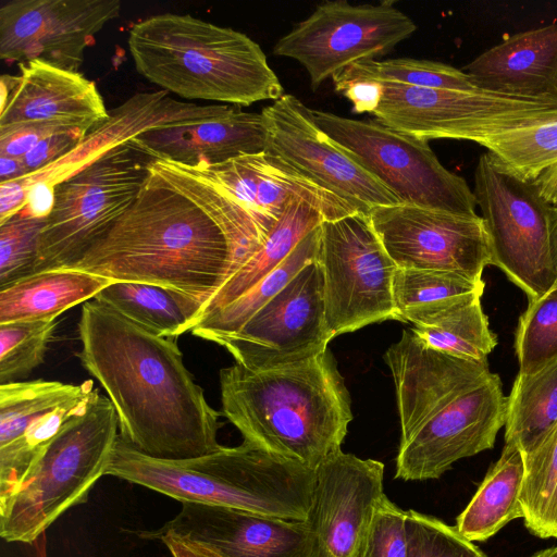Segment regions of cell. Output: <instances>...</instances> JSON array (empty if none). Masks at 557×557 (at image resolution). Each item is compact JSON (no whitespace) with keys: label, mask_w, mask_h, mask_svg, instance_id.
I'll return each mask as SVG.
<instances>
[{"label":"cell","mask_w":557,"mask_h":557,"mask_svg":"<svg viewBox=\"0 0 557 557\" xmlns=\"http://www.w3.org/2000/svg\"><path fill=\"white\" fill-rule=\"evenodd\" d=\"M313 115L321 129L400 203L476 215L473 190L462 176L440 162L428 139L377 121L352 120L320 110H313Z\"/></svg>","instance_id":"obj_8"},{"label":"cell","mask_w":557,"mask_h":557,"mask_svg":"<svg viewBox=\"0 0 557 557\" xmlns=\"http://www.w3.org/2000/svg\"><path fill=\"white\" fill-rule=\"evenodd\" d=\"M322 221V213L311 203L299 198L293 199L257 252L205 305L201 319L235 301L272 273Z\"/></svg>","instance_id":"obj_30"},{"label":"cell","mask_w":557,"mask_h":557,"mask_svg":"<svg viewBox=\"0 0 557 557\" xmlns=\"http://www.w3.org/2000/svg\"><path fill=\"white\" fill-rule=\"evenodd\" d=\"M28 171L23 159L8 156H0V184L24 178Z\"/></svg>","instance_id":"obj_48"},{"label":"cell","mask_w":557,"mask_h":557,"mask_svg":"<svg viewBox=\"0 0 557 557\" xmlns=\"http://www.w3.org/2000/svg\"><path fill=\"white\" fill-rule=\"evenodd\" d=\"M384 465L338 449L315 469L309 557H360L384 497Z\"/></svg>","instance_id":"obj_18"},{"label":"cell","mask_w":557,"mask_h":557,"mask_svg":"<svg viewBox=\"0 0 557 557\" xmlns=\"http://www.w3.org/2000/svg\"><path fill=\"white\" fill-rule=\"evenodd\" d=\"M196 166L251 209L273 220H277L296 198L311 203L326 221L362 212L265 151Z\"/></svg>","instance_id":"obj_23"},{"label":"cell","mask_w":557,"mask_h":557,"mask_svg":"<svg viewBox=\"0 0 557 557\" xmlns=\"http://www.w3.org/2000/svg\"><path fill=\"white\" fill-rule=\"evenodd\" d=\"M485 284L459 274L432 270L397 268L393 277V300L399 321L410 322L416 315L456 299L483 295Z\"/></svg>","instance_id":"obj_34"},{"label":"cell","mask_w":557,"mask_h":557,"mask_svg":"<svg viewBox=\"0 0 557 557\" xmlns=\"http://www.w3.org/2000/svg\"><path fill=\"white\" fill-rule=\"evenodd\" d=\"M265 128L261 112H246L233 106L224 115L202 122L152 128L131 143L152 159L196 166L214 165L265 151Z\"/></svg>","instance_id":"obj_24"},{"label":"cell","mask_w":557,"mask_h":557,"mask_svg":"<svg viewBox=\"0 0 557 557\" xmlns=\"http://www.w3.org/2000/svg\"><path fill=\"white\" fill-rule=\"evenodd\" d=\"M233 106L183 102L165 90L137 94L109 111V119L91 129L81 144L53 164L21 178L29 187L42 182L54 188L108 150L152 129L202 122L226 114Z\"/></svg>","instance_id":"obj_22"},{"label":"cell","mask_w":557,"mask_h":557,"mask_svg":"<svg viewBox=\"0 0 557 557\" xmlns=\"http://www.w3.org/2000/svg\"><path fill=\"white\" fill-rule=\"evenodd\" d=\"M127 45L141 76L185 99L249 106L284 95L256 41L189 14L149 16L133 25Z\"/></svg>","instance_id":"obj_5"},{"label":"cell","mask_w":557,"mask_h":557,"mask_svg":"<svg viewBox=\"0 0 557 557\" xmlns=\"http://www.w3.org/2000/svg\"><path fill=\"white\" fill-rule=\"evenodd\" d=\"M77 357L107 393L120 437L139 453L182 460L218 450L222 424L186 368L174 338L162 337L91 299L78 321Z\"/></svg>","instance_id":"obj_2"},{"label":"cell","mask_w":557,"mask_h":557,"mask_svg":"<svg viewBox=\"0 0 557 557\" xmlns=\"http://www.w3.org/2000/svg\"><path fill=\"white\" fill-rule=\"evenodd\" d=\"M65 129L75 128L36 123L0 127V156L22 159L41 139Z\"/></svg>","instance_id":"obj_43"},{"label":"cell","mask_w":557,"mask_h":557,"mask_svg":"<svg viewBox=\"0 0 557 557\" xmlns=\"http://www.w3.org/2000/svg\"><path fill=\"white\" fill-rule=\"evenodd\" d=\"M314 260L322 271L325 319L333 337L375 322L399 321L393 300L397 267L368 214L322 221Z\"/></svg>","instance_id":"obj_11"},{"label":"cell","mask_w":557,"mask_h":557,"mask_svg":"<svg viewBox=\"0 0 557 557\" xmlns=\"http://www.w3.org/2000/svg\"><path fill=\"white\" fill-rule=\"evenodd\" d=\"M481 146L508 171L533 181L557 162V119L493 135Z\"/></svg>","instance_id":"obj_36"},{"label":"cell","mask_w":557,"mask_h":557,"mask_svg":"<svg viewBox=\"0 0 557 557\" xmlns=\"http://www.w3.org/2000/svg\"><path fill=\"white\" fill-rule=\"evenodd\" d=\"M28 194L29 189L21 180L0 184V223L26 208Z\"/></svg>","instance_id":"obj_45"},{"label":"cell","mask_w":557,"mask_h":557,"mask_svg":"<svg viewBox=\"0 0 557 557\" xmlns=\"http://www.w3.org/2000/svg\"><path fill=\"white\" fill-rule=\"evenodd\" d=\"M408 557H487L455 527L442 520L407 510Z\"/></svg>","instance_id":"obj_40"},{"label":"cell","mask_w":557,"mask_h":557,"mask_svg":"<svg viewBox=\"0 0 557 557\" xmlns=\"http://www.w3.org/2000/svg\"><path fill=\"white\" fill-rule=\"evenodd\" d=\"M370 223L397 268L432 270L482 281L492 263L482 216L410 205L374 206Z\"/></svg>","instance_id":"obj_14"},{"label":"cell","mask_w":557,"mask_h":557,"mask_svg":"<svg viewBox=\"0 0 557 557\" xmlns=\"http://www.w3.org/2000/svg\"><path fill=\"white\" fill-rule=\"evenodd\" d=\"M222 414L244 442L313 470L341 449L351 400L330 349L292 364L252 371L242 364L219 373Z\"/></svg>","instance_id":"obj_3"},{"label":"cell","mask_w":557,"mask_h":557,"mask_svg":"<svg viewBox=\"0 0 557 557\" xmlns=\"http://www.w3.org/2000/svg\"><path fill=\"white\" fill-rule=\"evenodd\" d=\"M46 219L32 215L25 208L0 223V288L34 274Z\"/></svg>","instance_id":"obj_39"},{"label":"cell","mask_w":557,"mask_h":557,"mask_svg":"<svg viewBox=\"0 0 557 557\" xmlns=\"http://www.w3.org/2000/svg\"><path fill=\"white\" fill-rule=\"evenodd\" d=\"M372 113L381 124L424 139L482 140L557 119V100L523 99L482 89L460 91L380 82Z\"/></svg>","instance_id":"obj_10"},{"label":"cell","mask_w":557,"mask_h":557,"mask_svg":"<svg viewBox=\"0 0 557 557\" xmlns=\"http://www.w3.org/2000/svg\"><path fill=\"white\" fill-rule=\"evenodd\" d=\"M265 152L368 214L374 206L399 200L361 168L317 124L313 110L284 94L261 111Z\"/></svg>","instance_id":"obj_15"},{"label":"cell","mask_w":557,"mask_h":557,"mask_svg":"<svg viewBox=\"0 0 557 557\" xmlns=\"http://www.w3.org/2000/svg\"><path fill=\"white\" fill-rule=\"evenodd\" d=\"M116 411L94 389L87 405L71 417L34 462L15 493L0 504V535L33 543L61 515L85 503L106 475L119 438Z\"/></svg>","instance_id":"obj_6"},{"label":"cell","mask_w":557,"mask_h":557,"mask_svg":"<svg viewBox=\"0 0 557 557\" xmlns=\"http://www.w3.org/2000/svg\"><path fill=\"white\" fill-rule=\"evenodd\" d=\"M111 283L109 278L70 269L24 276L0 288V324L57 320L64 311L94 299Z\"/></svg>","instance_id":"obj_26"},{"label":"cell","mask_w":557,"mask_h":557,"mask_svg":"<svg viewBox=\"0 0 557 557\" xmlns=\"http://www.w3.org/2000/svg\"><path fill=\"white\" fill-rule=\"evenodd\" d=\"M156 335L174 338L200 321L203 302L169 287L114 281L95 298Z\"/></svg>","instance_id":"obj_27"},{"label":"cell","mask_w":557,"mask_h":557,"mask_svg":"<svg viewBox=\"0 0 557 557\" xmlns=\"http://www.w3.org/2000/svg\"><path fill=\"white\" fill-rule=\"evenodd\" d=\"M153 160L124 143L57 184L34 274L78 260L134 203Z\"/></svg>","instance_id":"obj_7"},{"label":"cell","mask_w":557,"mask_h":557,"mask_svg":"<svg viewBox=\"0 0 557 557\" xmlns=\"http://www.w3.org/2000/svg\"><path fill=\"white\" fill-rule=\"evenodd\" d=\"M332 79L334 84L355 79H370L422 88L460 91L480 89L462 70L442 62L411 58L357 62L345 67Z\"/></svg>","instance_id":"obj_35"},{"label":"cell","mask_w":557,"mask_h":557,"mask_svg":"<svg viewBox=\"0 0 557 557\" xmlns=\"http://www.w3.org/2000/svg\"><path fill=\"white\" fill-rule=\"evenodd\" d=\"M507 396L496 373L470 388L399 445L395 478L438 479L454 462L494 446L505 426Z\"/></svg>","instance_id":"obj_17"},{"label":"cell","mask_w":557,"mask_h":557,"mask_svg":"<svg viewBox=\"0 0 557 557\" xmlns=\"http://www.w3.org/2000/svg\"><path fill=\"white\" fill-rule=\"evenodd\" d=\"M529 557H557V546L545 548Z\"/></svg>","instance_id":"obj_50"},{"label":"cell","mask_w":557,"mask_h":557,"mask_svg":"<svg viewBox=\"0 0 557 557\" xmlns=\"http://www.w3.org/2000/svg\"><path fill=\"white\" fill-rule=\"evenodd\" d=\"M57 325V320L0 324V385L17 381L44 362Z\"/></svg>","instance_id":"obj_38"},{"label":"cell","mask_w":557,"mask_h":557,"mask_svg":"<svg viewBox=\"0 0 557 557\" xmlns=\"http://www.w3.org/2000/svg\"><path fill=\"white\" fill-rule=\"evenodd\" d=\"M86 135L79 129H65L41 139L22 158L28 171L27 176L53 164L70 153Z\"/></svg>","instance_id":"obj_42"},{"label":"cell","mask_w":557,"mask_h":557,"mask_svg":"<svg viewBox=\"0 0 557 557\" xmlns=\"http://www.w3.org/2000/svg\"><path fill=\"white\" fill-rule=\"evenodd\" d=\"M384 359L396 391L400 444L460 395L491 375L487 361L461 359L428 346L412 330H404Z\"/></svg>","instance_id":"obj_19"},{"label":"cell","mask_w":557,"mask_h":557,"mask_svg":"<svg viewBox=\"0 0 557 557\" xmlns=\"http://www.w3.org/2000/svg\"><path fill=\"white\" fill-rule=\"evenodd\" d=\"M416 29L391 0L358 5L326 0L280 38L273 53L298 61L315 89L350 64L387 54Z\"/></svg>","instance_id":"obj_12"},{"label":"cell","mask_w":557,"mask_h":557,"mask_svg":"<svg viewBox=\"0 0 557 557\" xmlns=\"http://www.w3.org/2000/svg\"><path fill=\"white\" fill-rule=\"evenodd\" d=\"M320 226V225H319ZM319 226L268 276L230 305L205 315L191 333L206 341L237 332L317 255Z\"/></svg>","instance_id":"obj_32"},{"label":"cell","mask_w":557,"mask_h":557,"mask_svg":"<svg viewBox=\"0 0 557 557\" xmlns=\"http://www.w3.org/2000/svg\"><path fill=\"white\" fill-rule=\"evenodd\" d=\"M556 426L557 359L533 373L517 374L507 396L505 444L528 454Z\"/></svg>","instance_id":"obj_31"},{"label":"cell","mask_w":557,"mask_h":557,"mask_svg":"<svg viewBox=\"0 0 557 557\" xmlns=\"http://www.w3.org/2000/svg\"><path fill=\"white\" fill-rule=\"evenodd\" d=\"M515 351L521 374L533 373L557 359V284L529 301L518 321Z\"/></svg>","instance_id":"obj_37"},{"label":"cell","mask_w":557,"mask_h":557,"mask_svg":"<svg viewBox=\"0 0 557 557\" xmlns=\"http://www.w3.org/2000/svg\"><path fill=\"white\" fill-rule=\"evenodd\" d=\"M121 7L119 0L8 1L0 8V59L78 71L85 50Z\"/></svg>","instance_id":"obj_16"},{"label":"cell","mask_w":557,"mask_h":557,"mask_svg":"<svg viewBox=\"0 0 557 557\" xmlns=\"http://www.w3.org/2000/svg\"><path fill=\"white\" fill-rule=\"evenodd\" d=\"M180 512L160 529L163 533L206 544L228 557H309L311 536L306 521H292L231 507L182 503Z\"/></svg>","instance_id":"obj_21"},{"label":"cell","mask_w":557,"mask_h":557,"mask_svg":"<svg viewBox=\"0 0 557 557\" xmlns=\"http://www.w3.org/2000/svg\"><path fill=\"white\" fill-rule=\"evenodd\" d=\"M154 539L161 540L173 557H228L206 544L174 533H163Z\"/></svg>","instance_id":"obj_46"},{"label":"cell","mask_w":557,"mask_h":557,"mask_svg":"<svg viewBox=\"0 0 557 557\" xmlns=\"http://www.w3.org/2000/svg\"><path fill=\"white\" fill-rule=\"evenodd\" d=\"M334 86L352 103L355 113H373L382 97V85L376 81L355 79Z\"/></svg>","instance_id":"obj_44"},{"label":"cell","mask_w":557,"mask_h":557,"mask_svg":"<svg viewBox=\"0 0 557 557\" xmlns=\"http://www.w3.org/2000/svg\"><path fill=\"white\" fill-rule=\"evenodd\" d=\"M276 221L199 166L154 159L134 203L64 269L169 287L205 307L257 252Z\"/></svg>","instance_id":"obj_1"},{"label":"cell","mask_w":557,"mask_h":557,"mask_svg":"<svg viewBox=\"0 0 557 557\" xmlns=\"http://www.w3.org/2000/svg\"><path fill=\"white\" fill-rule=\"evenodd\" d=\"M522 455L524 524L539 537H557V426L536 448Z\"/></svg>","instance_id":"obj_33"},{"label":"cell","mask_w":557,"mask_h":557,"mask_svg":"<svg viewBox=\"0 0 557 557\" xmlns=\"http://www.w3.org/2000/svg\"><path fill=\"white\" fill-rule=\"evenodd\" d=\"M406 521L407 511L384 495L360 557H408Z\"/></svg>","instance_id":"obj_41"},{"label":"cell","mask_w":557,"mask_h":557,"mask_svg":"<svg viewBox=\"0 0 557 557\" xmlns=\"http://www.w3.org/2000/svg\"><path fill=\"white\" fill-rule=\"evenodd\" d=\"M462 71L486 91L557 100V23L505 38Z\"/></svg>","instance_id":"obj_25"},{"label":"cell","mask_w":557,"mask_h":557,"mask_svg":"<svg viewBox=\"0 0 557 557\" xmlns=\"http://www.w3.org/2000/svg\"><path fill=\"white\" fill-rule=\"evenodd\" d=\"M18 65V75L0 78V127L36 123L87 134L109 119L96 84L79 71L42 60Z\"/></svg>","instance_id":"obj_20"},{"label":"cell","mask_w":557,"mask_h":557,"mask_svg":"<svg viewBox=\"0 0 557 557\" xmlns=\"http://www.w3.org/2000/svg\"><path fill=\"white\" fill-rule=\"evenodd\" d=\"M533 181L544 200L552 207H557V162L542 171Z\"/></svg>","instance_id":"obj_47"},{"label":"cell","mask_w":557,"mask_h":557,"mask_svg":"<svg viewBox=\"0 0 557 557\" xmlns=\"http://www.w3.org/2000/svg\"><path fill=\"white\" fill-rule=\"evenodd\" d=\"M106 475L135 483L182 503L231 507L292 521H306L315 470L246 442L189 459L144 455L120 435Z\"/></svg>","instance_id":"obj_4"},{"label":"cell","mask_w":557,"mask_h":557,"mask_svg":"<svg viewBox=\"0 0 557 557\" xmlns=\"http://www.w3.org/2000/svg\"><path fill=\"white\" fill-rule=\"evenodd\" d=\"M332 338L322 271L313 260L237 332L212 342L225 348L235 362L262 371L313 358L327 349Z\"/></svg>","instance_id":"obj_13"},{"label":"cell","mask_w":557,"mask_h":557,"mask_svg":"<svg viewBox=\"0 0 557 557\" xmlns=\"http://www.w3.org/2000/svg\"><path fill=\"white\" fill-rule=\"evenodd\" d=\"M473 194L490 237L491 265L500 269L529 301L539 299L557 283L552 206L534 181L511 173L490 152L481 154L476 164Z\"/></svg>","instance_id":"obj_9"},{"label":"cell","mask_w":557,"mask_h":557,"mask_svg":"<svg viewBox=\"0 0 557 557\" xmlns=\"http://www.w3.org/2000/svg\"><path fill=\"white\" fill-rule=\"evenodd\" d=\"M523 472L521 450L515 445L505 444L499 459L457 517V531L471 542H483L509 521L523 518L520 503Z\"/></svg>","instance_id":"obj_28"},{"label":"cell","mask_w":557,"mask_h":557,"mask_svg":"<svg viewBox=\"0 0 557 557\" xmlns=\"http://www.w3.org/2000/svg\"><path fill=\"white\" fill-rule=\"evenodd\" d=\"M482 295H470L412 318L411 329L428 346L476 362L487 361L497 345L481 305Z\"/></svg>","instance_id":"obj_29"},{"label":"cell","mask_w":557,"mask_h":557,"mask_svg":"<svg viewBox=\"0 0 557 557\" xmlns=\"http://www.w3.org/2000/svg\"><path fill=\"white\" fill-rule=\"evenodd\" d=\"M550 248L557 272V207H552L550 213Z\"/></svg>","instance_id":"obj_49"}]
</instances>
